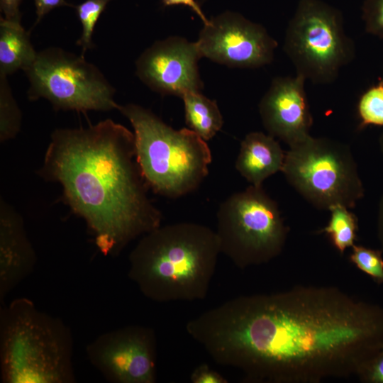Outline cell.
Instances as JSON below:
<instances>
[{
	"instance_id": "obj_1",
	"label": "cell",
	"mask_w": 383,
	"mask_h": 383,
	"mask_svg": "<svg viewBox=\"0 0 383 383\" xmlns=\"http://www.w3.org/2000/svg\"><path fill=\"white\" fill-rule=\"evenodd\" d=\"M186 330L217 364L248 380L318 383L357 376L383 348V309L333 287L241 296Z\"/></svg>"
},
{
	"instance_id": "obj_2",
	"label": "cell",
	"mask_w": 383,
	"mask_h": 383,
	"mask_svg": "<svg viewBox=\"0 0 383 383\" xmlns=\"http://www.w3.org/2000/svg\"><path fill=\"white\" fill-rule=\"evenodd\" d=\"M38 174L62 186L65 204L85 221L104 256L118 255L162 225L137 161L134 133L111 119L55 129Z\"/></svg>"
},
{
	"instance_id": "obj_3",
	"label": "cell",
	"mask_w": 383,
	"mask_h": 383,
	"mask_svg": "<svg viewBox=\"0 0 383 383\" xmlns=\"http://www.w3.org/2000/svg\"><path fill=\"white\" fill-rule=\"evenodd\" d=\"M221 252L216 231L202 224L160 226L129 255L128 277L157 302L196 301L208 294Z\"/></svg>"
},
{
	"instance_id": "obj_4",
	"label": "cell",
	"mask_w": 383,
	"mask_h": 383,
	"mask_svg": "<svg viewBox=\"0 0 383 383\" xmlns=\"http://www.w3.org/2000/svg\"><path fill=\"white\" fill-rule=\"evenodd\" d=\"M73 339L59 318L28 298L0 308V370L3 383H73Z\"/></svg>"
},
{
	"instance_id": "obj_5",
	"label": "cell",
	"mask_w": 383,
	"mask_h": 383,
	"mask_svg": "<svg viewBox=\"0 0 383 383\" xmlns=\"http://www.w3.org/2000/svg\"><path fill=\"white\" fill-rule=\"evenodd\" d=\"M118 110L133 128L137 161L150 189L175 199L201 185L212 160L206 141L189 128L174 129L141 106L119 105Z\"/></svg>"
},
{
	"instance_id": "obj_6",
	"label": "cell",
	"mask_w": 383,
	"mask_h": 383,
	"mask_svg": "<svg viewBox=\"0 0 383 383\" xmlns=\"http://www.w3.org/2000/svg\"><path fill=\"white\" fill-rule=\"evenodd\" d=\"M287 182L311 205L328 210L354 208L365 196L350 148L328 138L310 135L286 152L281 171Z\"/></svg>"
},
{
	"instance_id": "obj_7",
	"label": "cell",
	"mask_w": 383,
	"mask_h": 383,
	"mask_svg": "<svg viewBox=\"0 0 383 383\" xmlns=\"http://www.w3.org/2000/svg\"><path fill=\"white\" fill-rule=\"evenodd\" d=\"M216 220L221 252L241 269L278 256L289 233L277 203L262 186L229 196L219 205Z\"/></svg>"
},
{
	"instance_id": "obj_8",
	"label": "cell",
	"mask_w": 383,
	"mask_h": 383,
	"mask_svg": "<svg viewBox=\"0 0 383 383\" xmlns=\"http://www.w3.org/2000/svg\"><path fill=\"white\" fill-rule=\"evenodd\" d=\"M341 13L319 0H301L287 26L283 50L296 74L316 84H328L355 57Z\"/></svg>"
},
{
	"instance_id": "obj_9",
	"label": "cell",
	"mask_w": 383,
	"mask_h": 383,
	"mask_svg": "<svg viewBox=\"0 0 383 383\" xmlns=\"http://www.w3.org/2000/svg\"><path fill=\"white\" fill-rule=\"evenodd\" d=\"M30 83L31 101L43 98L55 110L109 111L118 109L115 89L100 70L77 55L52 47L38 52L33 65L24 71Z\"/></svg>"
},
{
	"instance_id": "obj_10",
	"label": "cell",
	"mask_w": 383,
	"mask_h": 383,
	"mask_svg": "<svg viewBox=\"0 0 383 383\" xmlns=\"http://www.w3.org/2000/svg\"><path fill=\"white\" fill-rule=\"evenodd\" d=\"M87 358L113 383H153L156 341L153 331L129 326L104 333L86 347Z\"/></svg>"
},
{
	"instance_id": "obj_11",
	"label": "cell",
	"mask_w": 383,
	"mask_h": 383,
	"mask_svg": "<svg viewBox=\"0 0 383 383\" xmlns=\"http://www.w3.org/2000/svg\"><path fill=\"white\" fill-rule=\"evenodd\" d=\"M196 43L202 57L238 68L270 64L278 45L262 26L229 11L204 25Z\"/></svg>"
},
{
	"instance_id": "obj_12",
	"label": "cell",
	"mask_w": 383,
	"mask_h": 383,
	"mask_svg": "<svg viewBox=\"0 0 383 383\" xmlns=\"http://www.w3.org/2000/svg\"><path fill=\"white\" fill-rule=\"evenodd\" d=\"M201 57L196 42L171 36L144 50L135 62L136 74L155 92L182 98L203 88L198 68Z\"/></svg>"
},
{
	"instance_id": "obj_13",
	"label": "cell",
	"mask_w": 383,
	"mask_h": 383,
	"mask_svg": "<svg viewBox=\"0 0 383 383\" xmlns=\"http://www.w3.org/2000/svg\"><path fill=\"white\" fill-rule=\"evenodd\" d=\"M306 79L277 77L259 104V113L267 133L292 147L309 138L313 125Z\"/></svg>"
},
{
	"instance_id": "obj_14",
	"label": "cell",
	"mask_w": 383,
	"mask_h": 383,
	"mask_svg": "<svg viewBox=\"0 0 383 383\" xmlns=\"http://www.w3.org/2000/svg\"><path fill=\"white\" fill-rule=\"evenodd\" d=\"M37 255L20 213L4 199L0 201V302L30 275Z\"/></svg>"
},
{
	"instance_id": "obj_15",
	"label": "cell",
	"mask_w": 383,
	"mask_h": 383,
	"mask_svg": "<svg viewBox=\"0 0 383 383\" xmlns=\"http://www.w3.org/2000/svg\"><path fill=\"white\" fill-rule=\"evenodd\" d=\"M285 154L273 136L251 132L240 143L235 169L251 185L262 187L269 177L282 171Z\"/></svg>"
},
{
	"instance_id": "obj_16",
	"label": "cell",
	"mask_w": 383,
	"mask_h": 383,
	"mask_svg": "<svg viewBox=\"0 0 383 383\" xmlns=\"http://www.w3.org/2000/svg\"><path fill=\"white\" fill-rule=\"evenodd\" d=\"M38 52L21 18H0V74L8 76L18 70L26 71Z\"/></svg>"
},
{
	"instance_id": "obj_17",
	"label": "cell",
	"mask_w": 383,
	"mask_h": 383,
	"mask_svg": "<svg viewBox=\"0 0 383 383\" xmlns=\"http://www.w3.org/2000/svg\"><path fill=\"white\" fill-rule=\"evenodd\" d=\"M182 99L188 128L205 141L213 138L223 124V116L216 101L207 98L201 92L188 93Z\"/></svg>"
},
{
	"instance_id": "obj_18",
	"label": "cell",
	"mask_w": 383,
	"mask_h": 383,
	"mask_svg": "<svg viewBox=\"0 0 383 383\" xmlns=\"http://www.w3.org/2000/svg\"><path fill=\"white\" fill-rule=\"evenodd\" d=\"M350 209L342 205L330 208L331 218L328 225L320 231L327 233L333 245L340 252L354 245L358 229V220Z\"/></svg>"
},
{
	"instance_id": "obj_19",
	"label": "cell",
	"mask_w": 383,
	"mask_h": 383,
	"mask_svg": "<svg viewBox=\"0 0 383 383\" xmlns=\"http://www.w3.org/2000/svg\"><path fill=\"white\" fill-rule=\"evenodd\" d=\"M6 77L0 74V140L1 143L15 138L21 125V112L12 95Z\"/></svg>"
},
{
	"instance_id": "obj_20",
	"label": "cell",
	"mask_w": 383,
	"mask_h": 383,
	"mask_svg": "<svg viewBox=\"0 0 383 383\" xmlns=\"http://www.w3.org/2000/svg\"><path fill=\"white\" fill-rule=\"evenodd\" d=\"M360 128L370 125L383 126V79L370 87L357 103Z\"/></svg>"
},
{
	"instance_id": "obj_21",
	"label": "cell",
	"mask_w": 383,
	"mask_h": 383,
	"mask_svg": "<svg viewBox=\"0 0 383 383\" xmlns=\"http://www.w3.org/2000/svg\"><path fill=\"white\" fill-rule=\"evenodd\" d=\"M111 1L85 0L75 7L77 17L82 27V35L76 43L82 48L83 55L87 50L94 48L92 35L96 23Z\"/></svg>"
},
{
	"instance_id": "obj_22",
	"label": "cell",
	"mask_w": 383,
	"mask_h": 383,
	"mask_svg": "<svg viewBox=\"0 0 383 383\" xmlns=\"http://www.w3.org/2000/svg\"><path fill=\"white\" fill-rule=\"evenodd\" d=\"M350 259L357 268L370 275L377 283H383L382 251L354 245Z\"/></svg>"
},
{
	"instance_id": "obj_23",
	"label": "cell",
	"mask_w": 383,
	"mask_h": 383,
	"mask_svg": "<svg viewBox=\"0 0 383 383\" xmlns=\"http://www.w3.org/2000/svg\"><path fill=\"white\" fill-rule=\"evenodd\" d=\"M362 11L365 32L383 38V0H365Z\"/></svg>"
},
{
	"instance_id": "obj_24",
	"label": "cell",
	"mask_w": 383,
	"mask_h": 383,
	"mask_svg": "<svg viewBox=\"0 0 383 383\" xmlns=\"http://www.w3.org/2000/svg\"><path fill=\"white\" fill-rule=\"evenodd\" d=\"M357 377L369 383H383V348L360 370Z\"/></svg>"
},
{
	"instance_id": "obj_25",
	"label": "cell",
	"mask_w": 383,
	"mask_h": 383,
	"mask_svg": "<svg viewBox=\"0 0 383 383\" xmlns=\"http://www.w3.org/2000/svg\"><path fill=\"white\" fill-rule=\"evenodd\" d=\"M194 383H226L227 381L221 375L211 370L209 366L203 365L196 368L191 375Z\"/></svg>"
},
{
	"instance_id": "obj_26",
	"label": "cell",
	"mask_w": 383,
	"mask_h": 383,
	"mask_svg": "<svg viewBox=\"0 0 383 383\" xmlns=\"http://www.w3.org/2000/svg\"><path fill=\"white\" fill-rule=\"evenodd\" d=\"M36 10V21L38 23L48 13L60 6H72L65 0H34Z\"/></svg>"
},
{
	"instance_id": "obj_27",
	"label": "cell",
	"mask_w": 383,
	"mask_h": 383,
	"mask_svg": "<svg viewBox=\"0 0 383 383\" xmlns=\"http://www.w3.org/2000/svg\"><path fill=\"white\" fill-rule=\"evenodd\" d=\"M162 1L165 6L175 5L187 6L198 15V16L203 21L204 25L207 24L209 21V20L205 16L200 6L196 0H162Z\"/></svg>"
},
{
	"instance_id": "obj_28",
	"label": "cell",
	"mask_w": 383,
	"mask_h": 383,
	"mask_svg": "<svg viewBox=\"0 0 383 383\" xmlns=\"http://www.w3.org/2000/svg\"><path fill=\"white\" fill-rule=\"evenodd\" d=\"M22 0H0V8L6 18H21L19 6Z\"/></svg>"
},
{
	"instance_id": "obj_29",
	"label": "cell",
	"mask_w": 383,
	"mask_h": 383,
	"mask_svg": "<svg viewBox=\"0 0 383 383\" xmlns=\"http://www.w3.org/2000/svg\"><path fill=\"white\" fill-rule=\"evenodd\" d=\"M377 233L379 242L383 248V195L379 200L378 206Z\"/></svg>"
},
{
	"instance_id": "obj_30",
	"label": "cell",
	"mask_w": 383,
	"mask_h": 383,
	"mask_svg": "<svg viewBox=\"0 0 383 383\" xmlns=\"http://www.w3.org/2000/svg\"><path fill=\"white\" fill-rule=\"evenodd\" d=\"M379 145L381 152L383 154V133L381 134L379 139Z\"/></svg>"
}]
</instances>
